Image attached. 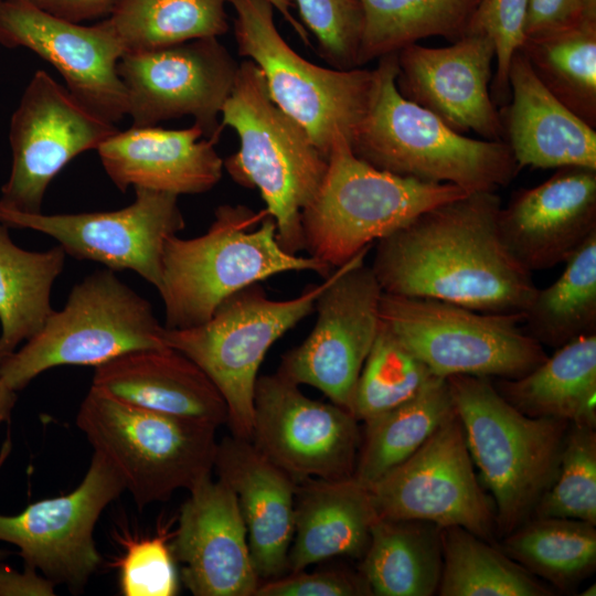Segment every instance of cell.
<instances>
[{
  "label": "cell",
  "instance_id": "6da1fadb",
  "mask_svg": "<svg viewBox=\"0 0 596 596\" xmlns=\"http://www.w3.org/2000/svg\"><path fill=\"white\" fill-rule=\"evenodd\" d=\"M496 191L436 205L377 241L371 266L383 292L523 313L536 287L503 244Z\"/></svg>",
  "mask_w": 596,
  "mask_h": 596
},
{
  "label": "cell",
  "instance_id": "7a4b0ae2",
  "mask_svg": "<svg viewBox=\"0 0 596 596\" xmlns=\"http://www.w3.org/2000/svg\"><path fill=\"white\" fill-rule=\"evenodd\" d=\"M302 270L324 278L332 273L330 266L310 255L286 252L266 210L220 205L203 235L181 238L175 234L164 242L158 287L163 326L184 329L201 324L234 292L278 274Z\"/></svg>",
  "mask_w": 596,
  "mask_h": 596
},
{
  "label": "cell",
  "instance_id": "3957f363",
  "mask_svg": "<svg viewBox=\"0 0 596 596\" xmlns=\"http://www.w3.org/2000/svg\"><path fill=\"white\" fill-rule=\"evenodd\" d=\"M371 99L350 147L369 164L425 182L451 183L466 192L497 191L520 168L505 141L473 139L397 91L396 53L373 68Z\"/></svg>",
  "mask_w": 596,
  "mask_h": 596
},
{
  "label": "cell",
  "instance_id": "277c9868",
  "mask_svg": "<svg viewBox=\"0 0 596 596\" xmlns=\"http://www.w3.org/2000/svg\"><path fill=\"white\" fill-rule=\"evenodd\" d=\"M446 380L472 462L491 493L497 533L504 536L533 517L555 480L571 423L521 413L489 377Z\"/></svg>",
  "mask_w": 596,
  "mask_h": 596
},
{
  "label": "cell",
  "instance_id": "5b68a950",
  "mask_svg": "<svg viewBox=\"0 0 596 596\" xmlns=\"http://www.w3.org/2000/svg\"><path fill=\"white\" fill-rule=\"evenodd\" d=\"M221 124L240 138L238 151L223 161L224 168L235 182L259 191L280 246L290 254L305 249L301 214L323 180L328 159L272 100L251 60L238 65Z\"/></svg>",
  "mask_w": 596,
  "mask_h": 596
},
{
  "label": "cell",
  "instance_id": "8992f818",
  "mask_svg": "<svg viewBox=\"0 0 596 596\" xmlns=\"http://www.w3.org/2000/svg\"><path fill=\"white\" fill-rule=\"evenodd\" d=\"M471 193V192H470ZM468 194L451 183L425 182L380 170L339 140L323 180L301 214L305 249L332 269L423 212Z\"/></svg>",
  "mask_w": 596,
  "mask_h": 596
},
{
  "label": "cell",
  "instance_id": "52a82bcc",
  "mask_svg": "<svg viewBox=\"0 0 596 596\" xmlns=\"http://www.w3.org/2000/svg\"><path fill=\"white\" fill-rule=\"evenodd\" d=\"M76 425L139 509L212 473L217 428L123 402L91 386Z\"/></svg>",
  "mask_w": 596,
  "mask_h": 596
},
{
  "label": "cell",
  "instance_id": "ba28073f",
  "mask_svg": "<svg viewBox=\"0 0 596 596\" xmlns=\"http://www.w3.org/2000/svg\"><path fill=\"white\" fill-rule=\"evenodd\" d=\"M150 302L105 268L71 290L41 330L0 363V379L18 392L60 365H100L124 353L167 347Z\"/></svg>",
  "mask_w": 596,
  "mask_h": 596
},
{
  "label": "cell",
  "instance_id": "9c48e42d",
  "mask_svg": "<svg viewBox=\"0 0 596 596\" xmlns=\"http://www.w3.org/2000/svg\"><path fill=\"white\" fill-rule=\"evenodd\" d=\"M238 54L260 70L272 100L308 134L328 159L334 145H351L366 115L373 68L316 65L285 41L267 0H228Z\"/></svg>",
  "mask_w": 596,
  "mask_h": 596
},
{
  "label": "cell",
  "instance_id": "30bf717a",
  "mask_svg": "<svg viewBox=\"0 0 596 596\" xmlns=\"http://www.w3.org/2000/svg\"><path fill=\"white\" fill-rule=\"evenodd\" d=\"M324 286L326 278L295 298L275 300L253 284L223 300L201 324L164 327L166 345L192 360L221 393L232 435L251 438L259 366L269 348L315 310Z\"/></svg>",
  "mask_w": 596,
  "mask_h": 596
},
{
  "label": "cell",
  "instance_id": "8fae6325",
  "mask_svg": "<svg viewBox=\"0 0 596 596\" xmlns=\"http://www.w3.org/2000/svg\"><path fill=\"white\" fill-rule=\"evenodd\" d=\"M380 320L434 375L518 379L547 354L520 324L523 313H490L424 297L383 292Z\"/></svg>",
  "mask_w": 596,
  "mask_h": 596
},
{
  "label": "cell",
  "instance_id": "7c38bea8",
  "mask_svg": "<svg viewBox=\"0 0 596 596\" xmlns=\"http://www.w3.org/2000/svg\"><path fill=\"white\" fill-rule=\"evenodd\" d=\"M368 249L326 277L315 302L313 329L283 355L277 371L298 385L318 389L351 414L358 379L380 327L383 290L363 264Z\"/></svg>",
  "mask_w": 596,
  "mask_h": 596
},
{
  "label": "cell",
  "instance_id": "4fadbf2b",
  "mask_svg": "<svg viewBox=\"0 0 596 596\" xmlns=\"http://www.w3.org/2000/svg\"><path fill=\"white\" fill-rule=\"evenodd\" d=\"M379 518L459 525L496 543L494 505L455 413L407 459L368 487Z\"/></svg>",
  "mask_w": 596,
  "mask_h": 596
},
{
  "label": "cell",
  "instance_id": "5bb4252c",
  "mask_svg": "<svg viewBox=\"0 0 596 596\" xmlns=\"http://www.w3.org/2000/svg\"><path fill=\"white\" fill-rule=\"evenodd\" d=\"M117 130L38 70L10 119L11 170L1 187L0 204L41 213L47 187L61 170L78 155L96 150Z\"/></svg>",
  "mask_w": 596,
  "mask_h": 596
},
{
  "label": "cell",
  "instance_id": "9a60e30c",
  "mask_svg": "<svg viewBox=\"0 0 596 596\" xmlns=\"http://www.w3.org/2000/svg\"><path fill=\"white\" fill-rule=\"evenodd\" d=\"M361 437L349 411L309 398L278 372L257 377L249 440L295 481L353 477Z\"/></svg>",
  "mask_w": 596,
  "mask_h": 596
},
{
  "label": "cell",
  "instance_id": "2e32d148",
  "mask_svg": "<svg viewBox=\"0 0 596 596\" xmlns=\"http://www.w3.org/2000/svg\"><path fill=\"white\" fill-rule=\"evenodd\" d=\"M238 65L219 38L125 54L118 74L127 92V116L137 127L191 116L204 136L217 142L221 111Z\"/></svg>",
  "mask_w": 596,
  "mask_h": 596
},
{
  "label": "cell",
  "instance_id": "e0dca14e",
  "mask_svg": "<svg viewBox=\"0 0 596 596\" xmlns=\"http://www.w3.org/2000/svg\"><path fill=\"white\" fill-rule=\"evenodd\" d=\"M178 195L135 188L134 202L123 209L76 214L24 213L0 204V222L53 237L66 255L129 269L157 289L166 240L182 231Z\"/></svg>",
  "mask_w": 596,
  "mask_h": 596
},
{
  "label": "cell",
  "instance_id": "ac0fdd59",
  "mask_svg": "<svg viewBox=\"0 0 596 596\" xmlns=\"http://www.w3.org/2000/svg\"><path fill=\"white\" fill-rule=\"evenodd\" d=\"M124 490L117 472L94 453L72 492L31 503L14 515L0 514V541L15 545L24 564L55 585L82 592L102 562L94 541L97 520Z\"/></svg>",
  "mask_w": 596,
  "mask_h": 596
},
{
  "label": "cell",
  "instance_id": "d6986e66",
  "mask_svg": "<svg viewBox=\"0 0 596 596\" xmlns=\"http://www.w3.org/2000/svg\"><path fill=\"white\" fill-rule=\"evenodd\" d=\"M0 44L24 47L50 63L88 110L115 124L127 116L118 74L123 47L106 19L93 25L55 18L25 0L0 3Z\"/></svg>",
  "mask_w": 596,
  "mask_h": 596
},
{
  "label": "cell",
  "instance_id": "ffe728a7",
  "mask_svg": "<svg viewBox=\"0 0 596 596\" xmlns=\"http://www.w3.org/2000/svg\"><path fill=\"white\" fill-rule=\"evenodd\" d=\"M496 47L483 33H466L444 47L411 44L396 53L400 94L449 128L504 141L500 111L489 92Z\"/></svg>",
  "mask_w": 596,
  "mask_h": 596
},
{
  "label": "cell",
  "instance_id": "44dd1931",
  "mask_svg": "<svg viewBox=\"0 0 596 596\" xmlns=\"http://www.w3.org/2000/svg\"><path fill=\"white\" fill-rule=\"evenodd\" d=\"M170 545L195 596H255L262 579L232 490L211 475L189 490Z\"/></svg>",
  "mask_w": 596,
  "mask_h": 596
},
{
  "label": "cell",
  "instance_id": "7402d4cb",
  "mask_svg": "<svg viewBox=\"0 0 596 596\" xmlns=\"http://www.w3.org/2000/svg\"><path fill=\"white\" fill-rule=\"evenodd\" d=\"M501 240L529 272L565 263L596 233V169L560 168L501 206Z\"/></svg>",
  "mask_w": 596,
  "mask_h": 596
},
{
  "label": "cell",
  "instance_id": "603a6c76",
  "mask_svg": "<svg viewBox=\"0 0 596 596\" xmlns=\"http://www.w3.org/2000/svg\"><path fill=\"white\" fill-rule=\"evenodd\" d=\"M215 143L194 124L185 129L131 126L96 150L121 192L132 187L179 196L207 192L220 182L224 166Z\"/></svg>",
  "mask_w": 596,
  "mask_h": 596
},
{
  "label": "cell",
  "instance_id": "cb8c5ba5",
  "mask_svg": "<svg viewBox=\"0 0 596 596\" xmlns=\"http://www.w3.org/2000/svg\"><path fill=\"white\" fill-rule=\"evenodd\" d=\"M213 470L236 497L259 578L287 573L297 481L249 439L232 434L217 441Z\"/></svg>",
  "mask_w": 596,
  "mask_h": 596
},
{
  "label": "cell",
  "instance_id": "d4e9b609",
  "mask_svg": "<svg viewBox=\"0 0 596 596\" xmlns=\"http://www.w3.org/2000/svg\"><path fill=\"white\" fill-rule=\"evenodd\" d=\"M509 103L499 110L504 141L520 168L596 169V130L536 77L520 50L510 62Z\"/></svg>",
  "mask_w": 596,
  "mask_h": 596
},
{
  "label": "cell",
  "instance_id": "484cf974",
  "mask_svg": "<svg viewBox=\"0 0 596 596\" xmlns=\"http://www.w3.org/2000/svg\"><path fill=\"white\" fill-rule=\"evenodd\" d=\"M92 386L135 406L219 428L227 407L207 375L169 347L134 350L95 366Z\"/></svg>",
  "mask_w": 596,
  "mask_h": 596
},
{
  "label": "cell",
  "instance_id": "4316f807",
  "mask_svg": "<svg viewBox=\"0 0 596 596\" xmlns=\"http://www.w3.org/2000/svg\"><path fill=\"white\" fill-rule=\"evenodd\" d=\"M376 519L369 488L353 477L298 481L287 573L336 556L361 560Z\"/></svg>",
  "mask_w": 596,
  "mask_h": 596
},
{
  "label": "cell",
  "instance_id": "83f0119b",
  "mask_svg": "<svg viewBox=\"0 0 596 596\" xmlns=\"http://www.w3.org/2000/svg\"><path fill=\"white\" fill-rule=\"evenodd\" d=\"M492 383L505 401L530 417L596 428V334L555 349L521 377L493 379Z\"/></svg>",
  "mask_w": 596,
  "mask_h": 596
},
{
  "label": "cell",
  "instance_id": "f1b7e54d",
  "mask_svg": "<svg viewBox=\"0 0 596 596\" xmlns=\"http://www.w3.org/2000/svg\"><path fill=\"white\" fill-rule=\"evenodd\" d=\"M443 566L441 528L419 520L379 518L359 572L376 596H432Z\"/></svg>",
  "mask_w": 596,
  "mask_h": 596
},
{
  "label": "cell",
  "instance_id": "f546056e",
  "mask_svg": "<svg viewBox=\"0 0 596 596\" xmlns=\"http://www.w3.org/2000/svg\"><path fill=\"white\" fill-rule=\"evenodd\" d=\"M66 253L56 245L44 252L19 247L0 222V354L13 353L36 334L54 311L51 291Z\"/></svg>",
  "mask_w": 596,
  "mask_h": 596
},
{
  "label": "cell",
  "instance_id": "4dcf8cb0",
  "mask_svg": "<svg viewBox=\"0 0 596 596\" xmlns=\"http://www.w3.org/2000/svg\"><path fill=\"white\" fill-rule=\"evenodd\" d=\"M454 413L448 382L436 376L411 400L364 421L353 478L370 487L412 456Z\"/></svg>",
  "mask_w": 596,
  "mask_h": 596
},
{
  "label": "cell",
  "instance_id": "1f68e13d",
  "mask_svg": "<svg viewBox=\"0 0 596 596\" xmlns=\"http://www.w3.org/2000/svg\"><path fill=\"white\" fill-rule=\"evenodd\" d=\"M500 549L558 592H575L596 568L595 524L576 519L532 517L502 536Z\"/></svg>",
  "mask_w": 596,
  "mask_h": 596
},
{
  "label": "cell",
  "instance_id": "d6a6232c",
  "mask_svg": "<svg viewBox=\"0 0 596 596\" xmlns=\"http://www.w3.org/2000/svg\"><path fill=\"white\" fill-rule=\"evenodd\" d=\"M363 12L359 66L428 36L466 34L480 0H356Z\"/></svg>",
  "mask_w": 596,
  "mask_h": 596
},
{
  "label": "cell",
  "instance_id": "836d02e7",
  "mask_svg": "<svg viewBox=\"0 0 596 596\" xmlns=\"http://www.w3.org/2000/svg\"><path fill=\"white\" fill-rule=\"evenodd\" d=\"M443 566L440 596H553L557 592L541 583L498 544L465 528H441Z\"/></svg>",
  "mask_w": 596,
  "mask_h": 596
},
{
  "label": "cell",
  "instance_id": "e575fe53",
  "mask_svg": "<svg viewBox=\"0 0 596 596\" xmlns=\"http://www.w3.org/2000/svg\"><path fill=\"white\" fill-rule=\"evenodd\" d=\"M565 263L561 276L538 288L523 312L524 331L554 349L596 334V233Z\"/></svg>",
  "mask_w": 596,
  "mask_h": 596
},
{
  "label": "cell",
  "instance_id": "d590c367",
  "mask_svg": "<svg viewBox=\"0 0 596 596\" xmlns=\"http://www.w3.org/2000/svg\"><path fill=\"white\" fill-rule=\"evenodd\" d=\"M228 0H123L107 22L125 54L141 53L230 30Z\"/></svg>",
  "mask_w": 596,
  "mask_h": 596
},
{
  "label": "cell",
  "instance_id": "8d00e7d4",
  "mask_svg": "<svg viewBox=\"0 0 596 596\" xmlns=\"http://www.w3.org/2000/svg\"><path fill=\"white\" fill-rule=\"evenodd\" d=\"M519 50L550 93L596 128V19L525 39Z\"/></svg>",
  "mask_w": 596,
  "mask_h": 596
},
{
  "label": "cell",
  "instance_id": "74e56055",
  "mask_svg": "<svg viewBox=\"0 0 596 596\" xmlns=\"http://www.w3.org/2000/svg\"><path fill=\"white\" fill-rule=\"evenodd\" d=\"M435 377L380 320L358 379L352 414L359 422L372 418L411 400Z\"/></svg>",
  "mask_w": 596,
  "mask_h": 596
},
{
  "label": "cell",
  "instance_id": "f35d334b",
  "mask_svg": "<svg viewBox=\"0 0 596 596\" xmlns=\"http://www.w3.org/2000/svg\"><path fill=\"white\" fill-rule=\"evenodd\" d=\"M533 517L582 520L596 525V430L571 423L558 471L538 503Z\"/></svg>",
  "mask_w": 596,
  "mask_h": 596
},
{
  "label": "cell",
  "instance_id": "ab89813d",
  "mask_svg": "<svg viewBox=\"0 0 596 596\" xmlns=\"http://www.w3.org/2000/svg\"><path fill=\"white\" fill-rule=\"evenodd\" d=\"M304 26L321 56L334 68L359 66L363 12L356 0H294Z\"/></svg>",
  "mask_w": 596,
  "mask_h": 596
},
{
  "label": "cell",
  "instance_id": "60d3db41",
  "mask_svg": "<svg viewBox=\"0 0 596 596\" xmlns=\"http://www.w3.org/2000/svg\"><path fill=\"white\" fill-rule=\"evenodd\" d=\"M526 0H480L466 33L489 35L496 47L494 103L509 100L508 74L513 54L524 42Z\"/></svg>",
  "mask_w": 596,
  "mask_h": 596
},
{
  "label": "cell",
  "instance_id": "b9f144b4",
  "mask_svg": "<svg viewBox=\"0 0 596 596\" xmlns=\"http://www.w3.org/2000/svg\"><path fill=\"white\" fill-rule=\"evenodd\" d=\"M119 561L120 590L125 596H173L179 583L167 535L129 539Z\"/></svg>",
  "mask_w": 596,
  "mask_h": 596
},
{
  "label": "cell",
  "instance_id": "7bdbcfd3",
  "mask_svg": "<svg viewBox=\"0 0 596 596\" xmlns=\"http://www.w3.org/2000/svg\"><path fill=\"white\" fill-rule=\"evenodd\" d=\"M363 575L342 568L288 573L260 583L255 596H370Z\"/></svg>",
  "mask_w": 596,
  "mask_h": 596
},
{
  "label": "cell",
  "instance_id": "ee69618b",
  "mask_svg": "<svg viewBox=\"0 0 596 596\" xmlns=\"http://www.w3.org/2000/svg\"><path fill=\"white\" fill-rule=\"evenodd\" d=\"M588 19H596V11L584 0H526L524 40L547 36Z\"/></svg>",
  "mask_w": 596,
  "mask_h": 596
},
{
  "label": "cell",
  "instance_id": "f6af8a7d",
  "mask_svg": "<svg viewBox=\"0 0 596 596\" xmlns=\"http://www.w3.org/2000/svg\"><path fill=\"white\" fill-rule=\"evenodd\" d=\"M38 9L62 20L83 23L109 18L123 0H25Z\"/></svg>",
  "mask_w": 596,
  "mask_h": 596
},
{
  "label": "cell",
  "instance_id": "bcb514c9",
  "mask_svg": "<svg viewBox=\"0 0 596 596\" xmlns=\"http://www.w3.org/2000/svg\"><path fill=\"white\" fill-rule=\"evenodd\" d=\"M55 584L39 574V571L25 565L18 571L0 564V596H53Z\"/></svg>",
  "mask_w": 596,
  "mask_h": 596
},
{
  "label": "cell",
  "instance_id": "7dc6e473",
  "mask_svg": "<svg viewBox=\"0 0 596 596\" xmlns=\"http://www.w3.org/2000/svg\"><path fill=\"white\" fill-rule=\"evenodd\" d=\"M18 395L17 392L8 387L0 379V425L10 419ZM11 450V440L8 436L0 450V468Z\"/></svg>",
  "mask_w": 596,
  "mask_h": 596
},
{
  "label": "cell",
  "instance_id": "c3c4849f",
  "mask_svg": "<svg viewBox=\"0 0 596 596\" xmlns=\"http://www.w3.org/2000/svg\"><path fill=\"white\" fill-rule=\"evenodd\" d=\"M273 4L276 11H278L286 22L297 33L300 40L306 44L310 45L309 35L307 29L304 24L296 19L291 10L295 8L294 0H267Z\"/></svg>",
  "mask_w": 596,
  "mask_h": 596
},
{
  "label": "cell",
  "instance_id": "681fc988",
  "mask_svg": "<svg viewBox=\"0 0 596 596\" xmlns=\"http://www.w3.org/2000/svg\"><path fill=\"white\" fill-rule=\"evenodd\" d=\"M579 595L582 596H595L596 595V584H590L586 588H584Z\"/></svg>",
  "mask_w": 596,
  "mask_h": 596
},
{
  "label": "cell",
  "instance_id": "f907efd6",
  "mask_svg": "<svg viewBox=\"0 0 596 596\" xmlns=\"http://www.w3.org/2000/svg\"><path fill=\"white\" fill-rule=\"evenodd\" d=\"M588 8L593 11H596V0H584Z\"/></svg>",
  "mask_w": 596,
  "mask_h": 596
},
{
  "label": "cell",
  "instance_id": "816d5d0a",
  "mask_svg": "<svg viewBox=\"0 0 596 596\" xmlns=\"http://www.w3.org/2000/svg\"><path fill=\"white\" fill-rule=\"evenodd\" d=\"M8 555H9V552H8V551H4V550H1V549H0V561H2L3 558H6Z\"/></svg>",
  "mask_w": 596,
  "mask_h": 596
},
{
  "label": "cell",
  "instance_id": "f5cc1de1",
  "mask_svg": "<svg viewBox=\"0 0 596 596\" xmlns=\"http://www.w3.org/2000/svg\"><path fill=\"white\" fill-rule=\"evenodd\" d=\"M2 360H3V356L0 354V363H1Z\"/></svg>",
  "mask_w": 596,
  "mask_h": 596
},
{
  "label": "cell",
  "instance_id": "db71d44e",
  "mask_svg": "<svg viewBox=\"0 0 596 596\" xmlns=\"http://www.w3.org/2000/svg\"><path fill=\"white\" fill-rule=\"evenodd\" d=\"M3 0H0V3L2 2Z\"/></svg>",
  "mask_w": 596,
  "mask_h": 596
}]
</instances>
